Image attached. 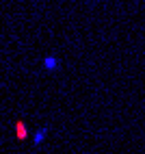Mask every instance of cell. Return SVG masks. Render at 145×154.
Returning a JSON list of instances; mask_svg holds the SVG:
<instances>
[{
    "mask_svg": "<svg viewBox=\"0 0 145 154\" xmlns=\"http://www.w3.org/2000/svg\"><path fill=\"white\" fill-rule=\"evenodd\" d=\"M15 139H17V141H26V139H28V126L24 124L22 119L15 122Z\"/></svg>",
    "mask_w": 145,
    "mask_h": 154,
    "instance_id": "1",
    "label": "cell"
},
{
    "mask_svg": "<svg viewBox=\"0 0 145 154\" xmlns=\"http://www.w3.org/2000/svg\"><path fill=\"white\" fill-rule=\"evenodd\" d=\"M44 65H46V69H48V72H56L61 63H59V59H54V57H46Z\"/></svg>",
    "mask_w": 145,
    "mask_h": 154,
    "instance_id": "2",
    "label": "cell"
},
{
    "mask_svg": "<svg viewBox=\"0 0 145 154\" xmlns=\"http://www.w3.org/2000/svg\"><path fill=\"white\" fill-rule=\"evenodd\" d=\"M46 137H48V126H41V128L37 130V135L33 137V143H35V146H39V143L44 141Z\"/></svg>",
    "mask_w": 145,
    "mask_h": 154,
    "instance_id": "3",
    "label": "cell"
}]
</instances>
